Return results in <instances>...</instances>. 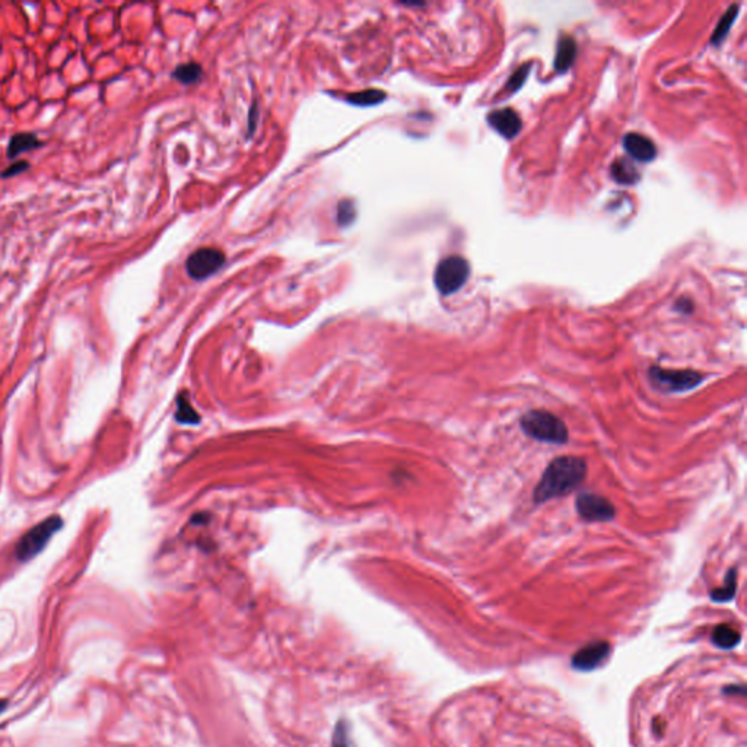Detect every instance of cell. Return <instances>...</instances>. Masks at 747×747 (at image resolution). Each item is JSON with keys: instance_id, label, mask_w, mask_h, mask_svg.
<instances>
[{"instance_id": "cell-9", "label": "cell", "mask_w": 747, "mask_h": 747, "mask_svg": "<svg viewBox=\"0 0 747 747\" xmlns=\"http://www.w3.org/2000/svg\"><path fill=\"white\" fill-rule=\"evenodd\" d=\"M624 147L626 152L639 162H650L657 155L655 144L646 136L639 133H629L624 139Z\"/></svg>"}, {"instance_id": "cell-6", "label": "cell", "mask_w": 747, "mask_h": 747, "mask_svg": "<svg viewBox=\"0 0 747 747\" xmlns=\"http://www.w3.org/2000/svg\"><path fill=\"white\" fill-rule=\"evenodd\" d=\"M575 508L578 515L588 523L610 521L616 517L615 505L605 496L584 492L576 496Z\"/></svg>"}, {"instance_id": "cell-23", "label": "cell", "mask_w": 747, "mask_h": 747, "mask_svg": "<svg viewBox=\"0 0 747 747\" xmlns=\"http://www.w3.org/2000/svg\"><path fill=\"white\" fill-rule=\"evenodd\" d=\"M677 308H679L680 311H683V313H686V314H688V313H691V311H692V302L688 301V300H681V301L677 302Z\"/></svg>"}, {"instance_id": "cell-16", "label": "cell", "mask_w": 747, "mask_h": 747, "mask_svg": "<svg viewBox=\"0 0 747 747\" xmlns=\"http://www.w3.org/2000/svg\"><path fill=\"white\" fill-rule=\"evenodd\" d=\"M384 99H385V92L377 91V89L362 91V92H357V94H352L347 97V101L352 104H357V106H374V104H378Z\"/></svg>"}, {"instance_id": "cell-21", "label": "cell", "mask_w": 747, "mask_h": 747, "mask_svg": "<svg viewBox=\"0 0 747 747\" xmlns=\"http://www.w3.org/2000/svg\"><path fill=\"white\" fill-rule=\"evenodd\" d=\"M529 68H530V66H523L521 69H518V70L510 78L508 85H507V89H508L510 92L517 91V89H520V88H521V85L524 84V80H526V78H527V75H529Z\"/></svg>"}, {"instance_id": "cell-7", "label": "cell", "mask_w": 747, "mask_h": 747, "mask_svg": "<svg viewBox=\"0 0 747 747\" xmlns=\"http://www.w3.org/2000/svg\"><path fill=\"white\" fill-rule=\"evenodd\" d=\"M225 264V254L218 250V248H199L190 257L187 259L185 268L187 273L190 278L196 280H202L209 278L211 275L216 273L219 268Z\"/></svg>"}, {"instance_id": "cell-14", "label": "cell", "mask_w": 747, "mask_h": 747, "mask_svg": "<svg viewBox=\"0 0 747 747\" xmlns=\"http://www.w3.org/2000/svg\"><path fill=\"white\" fill-rule=\"evenodd\" d=\"M712 639L715 642V646L721 648H733L734 646L739 644L740 635L734 628L729 625H720L715 628Z\"/></svg>"}, {"instance_id": "cell-10", "label": "cell", "mask_w": 747, "mask_h": 747, "mask_svg": "<svg viewBox=\"0 0 747 747\" xmlns=\"http://www.w3.org/2000/svg\"><path fill=\"white\" fill-rule=\"evenodd\" d=\"M607 654H609V646L606 644V642H595V644H591L576 653V655L572 660L574 667L579 670H591L597 667L600 662H603Z\"/></svg>"}, {"instance_id": "cell-1", "label": "cell", "mask_w": 747, "mask_h": 747, "mask_svg": "<svg viewBox=\"0 0 747 747\" xmlns=\"http://www.w3.org/2000/svg\"><path fill=\"white\" fill-rule=\"evenodd\" d=\"M587 463L584 459L564 455L555 459L545 470L541 482L537 483L533 500L536 504H543L557 496H564L584 482Z\"/></svg>"}, {"instance_id": "cell-20", "label": "cell", "mask_w": 747, "mask_h": 747, "mask_svg": "<svg viewBox=\"0 0 747 747\" xmlns=\"http://www.w3.org/2000/svg\"><path fill=\"white\" fill-rule=\"evenodd\" d=\"M177 418L180 422L183 424H193V422H197V418H196V412L187 405V402L184 399H181V402L178 403V412H177Z\"/></svg>"}, {"instance_id": "cell-13", "label": "cell", "mask_w": 747, "mask_h": 747, "mask_svg": "<svg viewBox=\"0 0 747 747\" xmlns=\"http://www.w3.org/2000/svg\"><path fill=\"white\" fill-rule=\"evenodd\" d=\"M612 175L622 184H634L639 180L636 168L626 159H619L612 165Z\"/></svg>"}, {"instance_id": "cell-22", "label": "cell", "mask_w": 747, "mask_h": 747, "mask_svg": "<svg viewBox=\"0 0 747 747\" xmlns=\"http://www.w3.org/2000/svg\"><path fill=\"white\" fill-rule=\"evenodd\" d=\"M28 168H30L28 161H18V162L11 163L9 167H8L5 171H2V174H0V177H2V178L15 177V175H18V174H20V173L27 171Z\"/></svg>"}, {"instance_id": "cell-2", "label": "cell", "mask_w": 747, "mask_h": 747, "mask_svg": "<svg viewBox=\"0 0 747 747\" xmlns=\"http://www.w3.org/2000/svg\"><path fill=\"white\" fill-rule=\"evenodd\" d=\"M529 437L549 444H567L569 432L567 425L548 410H530L520 421Z\"/></svg>"}, {"instance_id": "cell-15", "label": "cell", "mask_w": 747, "mask_h": 747, "mask_svg": "<svg viewBox=\"0 0 747 747\" xmlns=\"http://www.w3.org/2000/svg\"><path fill=\"white\" fill-rule=\"evenodd\" d=\"M736 588H737V571L730 569L727 576H725V586L711 591V598L715 601H727L734 597Z\"/></svg>"}, {"instance_id": "cell-4", "label": "cell", "mask_w": 747, "mask_h": 747, "mask_svg": "<svg viewBox=\"0 0 747 747\" xmlns=\"http://www.w3.org/2000/svg\"><path fill=\"white\" fill-rule=\"evenodd\" d=\"M470 275L469 263L459 256L444 259L435 271V286L443 295H451L467 282Z\"/></svg>"}, {"instance_id": "cell-18", "label": "cell", "mask_w": 747, "mask_h": 747, "mask_svg": "<svg viewBox=\"0 0 747 747\" xmlns=\"http://www.w3.org/2000/svg\"><path fill=\"white\" fill-rule=\"evenodd\" d=\"M202 75V68L197 63L181 65L174 70V78L183 84H193Z\"/></svg>"}, {"instance_id": "cell-19", "label": "cell", "mask_w": 747, "mask_h": 747, "mask_svg": "<svg viewBox=\"0 0 747 747\" xmlns=\"http://www.w3.org/2000/svg\"><path fill=\"white\" fill-rule=\"evenodd\" d=\"M355 218V206L352 202L349 200H345L339 204V214H338V219H339V223L340 225H349L352 221H354Z\"/></svg>"}, {"instance_id": "cell-17", "label": "cell", "mask_w": 747, "mask_h": 747, "mask_svg": "<svg viewBox=\"0 0 747 747\" xmlns=\"http://www.w3.org/2000/svg\"><path fill=\"white\" fill-rule=\"evenodd\" d=\"M737 9H739L737 6H731L730 11L721 18L720 24L717 25V30H715V32L712 35V43L714 44H720L721 41L725 38V35H727L729 30L731 28V25L734 23V18L737 16Z\"/></svg>"}, {"instance_id": "cell-5", "label": "cell", "mask_w": 747, "mask_h": 747, "mask_svg": "<svg viewBox=\"0 0 747 747\" xmlns=\"http://www.w3.org/2000/svg\"><path fill=\"white\" fill-rule=\"evenodd\" d=\"M650 380L653 385L661 391L674 393V391H688L698 387L702 383V376L696 371L691 369H664L660 366H651Z\"/></svg>"}, {"instance_id": "cell-8", "label": "cell", "mask_w": 747, "mask_h": 747, "mask_svg": "<svg viewBox=\"0 0 747 747\" xmlns=\"http://www.w3.org/2000/svg\"><path fill=\"white\" fill-rule=\"evenodd\" d=\"M488 121L490 126L507 139L515 137L521 130V118L514 110L511 109H502L496 110L488 116Z\"/></svg>"}, {"instance_id": "cell-24", "label": "cell", "mask_w": 747, "mask_h": 747, "mask_svg": "<svg viewBox=\"0 0 747 747\" xmlns=\"http://www.w3.org/2000/svg\"><path fill=\"white\" fill-rule=\"evenodd\" d=\"M6 708H8V702L4 700V699H0V714H2Z\"/></svg>"}, {"instance_id": "cell-12", "label": "cell", "mask_w": 747, "mask_h": 747, "mask_svg": "<svg viewBox=\"0 0 747 747\" xmlns=\"http://www.w3.org/2000/svg\"><path fill=\"white\" fill-rule=\"evenodd\" d=\"M576 56V43L572 37H562L559 39L557 51L555 57V68L559 72H565L571 68Z\"/></svg>"}, {"instance_id": "cell-3", "label": "cell", "mask_w": 747, "mask_h": 747, "mask_svg": "<svg viewBox=\"0 0 747 747\" xmlns=\"http://www.w3.org/2000/svg\"><path fill=\"white\" fill-rule=\"evenodd\" d=\"M61 527H63V520H61L58 515L46 518L44 521H41L19 538L15 549L16 557L20 562H27V560L35 557L41 550H44L47 543L51 541V537Z\"/></svg>"}, {"instance_id": "cell-11", "label": "cell", "mask_w": 747, "mask_h": 747, "mask_svg": "<svg viewBox=\"0 0 747 747\" xmlns=\"http://www.w3.org/2000/svg\"><path fill=\"white\" fill-rule=\"evenodd\" d=\"M43 144H44V142L39 140L35 133L20 132V133L13 135L9 139L6 155H8L9 159H13V158H16L20 154L32 151V149H38V148L43 147Z\"/></svg>"}]
</instances>
